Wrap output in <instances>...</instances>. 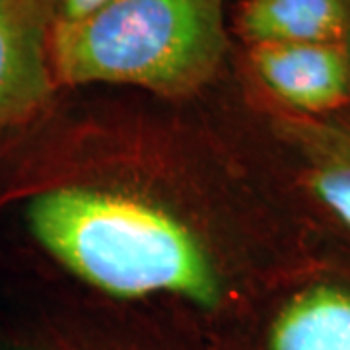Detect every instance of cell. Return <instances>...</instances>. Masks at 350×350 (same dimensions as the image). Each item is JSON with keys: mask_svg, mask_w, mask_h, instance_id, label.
Masks as SVG:
<instances>
[{"mask_svg": "<svg viewBox=\"0 0 350 350\" xmlns=\"http://www.w3.org/2000/svg\"><path fill=\"white\" fill-rule=\"evenodd\" d=\"M33 238L72 275L117 298L181 296L211 308L220 282L204 247L146 200L88 187H53L27 206Z\"/></svg>", "mask_w": 350, "mask_h": 350, "instance_id": "cell-1", "label": "cell"}, {"mask_svg": "<svg viewBox=\"0 0 350 350\" xmlns=\"http://www.w3.org/2000/svg\"><path fill=\"white\" fill-rule=\"evenodd\" d=\"M224 0H109L51 25L55 80L129 84L183 96L206 84L226 53Z\"/></svg>", "mask_w": 350, "mask_h": 350, "instance_id": "cell-2", "label": "cell"}, {"mask_svg": "<svg viewBox=\"0 0 350 350\" xmlns=\"http://www.w3.org/2000/svg\"><path fill=\"white\" fill-rule=\"evenodd\" d=\"M250 57L262 86L290 113L329 117L350 105L347 43L253 45Z\"/></svg>", "mask_w": 350, "mask_h": 350, "instance_id": "cell-3", "label": "cell"}, {"mask_svg": "<svg viewBox=\"0 0 350 350\" xmlns=\"http://www.w3.org/2000/svg\"><path fill=\"white\" fill-rule=\"evenodd\" d=\"M45 0H0V126L38 111L55 86Z\"/></svg>", "mask_w": 350, "mask_h": 350, "instance_id": "cell-4", "label": "cell"}, {"mask_svg": "<svg viewBox=\"0 0 350 350\" xmlns=\"http://www.w3.org/2000/svg\"><path fill=\"white\" fill-rule=\"evenodd\" d=\"M276 126L300 158L301 185L350 236V117L288 113Z\"/></svg>", "mask_w": 350, "mask_h": 350, "instance_id": "cell-5", "label": "cell"}, {"mask_svg": "<svg viewBox=\"0 0 350 350\" xmlns=\"http://www.w3.org/2000/svg\"><path fill=\"white\" fill-rule=\"evenodd\" d=\"M267 350H350V278L313 275L271 317Z\"/></svg>", "mask_w": 350, "mask_h": 350, "instance_id": "cell-6", "label": "cell"}, {"mask_svg": "<svg viewBox=\"0 0 350 350\" xmlns=\"http://www.w3.org/2000/svg\"><path fill=\"white\" fill-rule=\"evenodd\" d=\"M239 33L253 45L347 43L350 0H245Z\"/></svg>", "mask_w": 350, "mask_h": 350, "instance_id": "cell-7", "label": "cell"}, {"mask_svg": "<svg viewBox=\"0 0 350 350\" xmlns=\"http://www.w3.org/2000/svg\"><path fill=\"white\" fill-rule=\"evenodd\" d=\"M49 6L53 24L59 22H78L94 14L109 0H45Z\"/></svg>", "mask_w": 350, "mask_h": 350, "instance_id": "cell-8", "label": "cell"}, {"mask_svg": "<svg viewBox=\"0 0 350 350\" xmlns=\"http://www.w3.org/2000/svg\"><path fill=\"white\" fill-rule=\"evenodd\" d=\"M347 47H349V53H350V36H349V41H347Z\"/></svg>", "mask_w": 350, "mask_h": 350, "instance_id": "cell-9", "label": "cell"}]
</instances>
